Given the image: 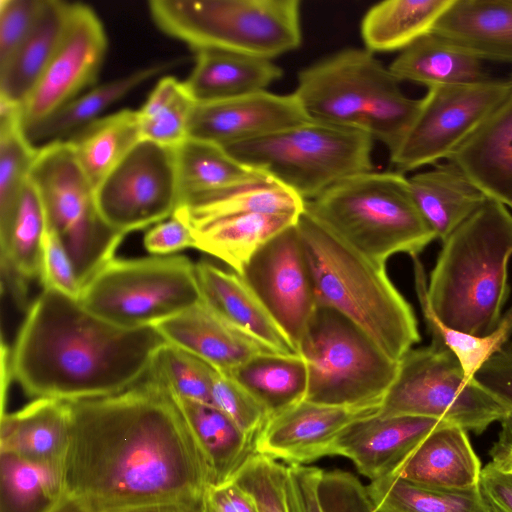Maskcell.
Returning a JSON list of instances; mask_svg holds the SVG:
<instances>
[{
  "instance_id": "6da1fadb",
  "label": "cell",
  "mask_w": 512,
  "mask_h": 512,
  "mask_svg": "<svg viewBox=\"0 0 512 512\" xmlns=\"http://www.w3.org/2000/svg\"><path fill=\"white\" fill-rule=\"evenodd\" d=\"M68 404L67 494L98 512L204 500L209 466L175 400L149 372L121 393Z\"/></svg>"
},
{
  "instance_id": "7a4b0ae2",
  "label": "cell",
  "mask_w": 512,
  "mask_h": 512,
  "mask_svg": "<svg viewBox=\"0 0 512 512\" xmlns=\"http://www.w3.org/2000/svg\"><path fill=\"white\" fill-rule=\"evenodd\" d=\"M164 343L154 326L118 327L79 300L43 289L10 350L11 376L34 399L74 402L112 396L146 376Z\"/></svg>"
},
{
  "instance_id": "3957f363",
  "label": "cell",
  "mask_w": 512,
  "mask_h": 512,
  "mask_svg": "<svg viewBox=\"0 0 512 512\" xmlns=\"http://www.w3.org/2000/svg\"><path fill=\"white\" fill-rule=\"evenodd\" d=\"M512 213L488 199L442 241L427 297L447 327L475 336L492 333L508 299Z\"/></svg>"
},
{
  "instance_id": "277c9868",
  "label": "cell",
  "mask_w": 512,
  "mask_h": 512,
  "mask_svg": "<svg viewBox=\"0 0 512 512\" xmlns=\"http://www.w3.org/2000/svg\"><path fill=\"white\" fill-rule=\"evenodd\" d=\"M297 228L316 306L339 312L399 361L421 336L411 305L390 280L385 266L359 253L305 211Z\"/></svg>"
},
{
  "instance_id": "5b68a950",
  "label": "cell",
  "mask_w": 512,
  "mask_h": 512,
  "mask_svg": "<svg viewBox=\"0 0 512 512\" xmlns=\"http://www.w3.org/2000/svg\"><path fill=\"white\" fill-rule=\"evenodd\" d=\"M317 121L358 130L393 153L416 117L420 99L367 49H345L305 69L293 92Z\"/></svg>"
},
{
  "instance_id": "8992f818",
  "label": "cell",
  "mask_w": 512,
  "mask_h": 512,
  "mask_svg": "<svg viewBox=\"0 0 512 512\" xmlns=\"http://www.w3.org/2000/svg\"><path fill=\"white\" fill-rule=\"evenodd\" d=\"M304 211L379 265L398 253L418 255L437 239L398 171L347 178L305 201Z\"/></svg>"
},
{
  "instance_id": "52a82bcc",
  "label": "cell",
  "mask_w": 512,
  "mask_h": 512,
  "mask_svg": "<svg viewBox=\"0 0 512 512\" xmlns=\"http://www.w3.org/2000/svg\"><path fill=\"white\" fill-rule=\"evenodd\" d=\"M298 0H151L165 34L194 51L217 49L271 60L301 45Z\"/></svg>"
},
{
  "instance_id": "ba28073f",
  "label": "cell",
  "mask_w": 512,
  "mask_h": 512,
  "mask_svg": "<svg viewBox=\"0 0 512 512\" xmlns=\"http://www.w3.org/2000/svg\"><path fill=\"white\" fill-rule=\"evenodd\" d=\"M373 141L364 132L312 119L224 149L309 201L347 178L373 171Z\"/></svg>"
},
{
  "instance_id": "9c48e42d",
  "label": "cell",
  "mask_w": 512,
  "mask_h": 512,
  "mask_svg": "<svg viewBox=\"0 0 512 512\" xmlns=\"http://www.w3.org/2000/svg\"><path fill=\"white\" fill-rule=\"evenodd\" d=\"M306 362L305 400L331 406H380L398 361L384 353L348 318L316 306L297 347Z\"/></svg>"
},
{
  "instance_id": "30bf717a",
  "label": "cell",
  "mask_w": 512,
  "mask_h": 512,
  "mask_svg": "<svg viewBox=\"0 0 512 512\" xmlns=\"http://www.w3.org/2000/svg\"><path fill=\"white\" fill-rule=\"evenodd\" d=\"M200 301L195 264L176 254L113 258L79 297L86 310L126 329L155 326Z\"/></svg>"
},
{
  "instance_id": "8fae6325",
  "label": "cell",
  "mask_w": 512,
  "mask_h": 512,
  "mask_svg": "<svg viewBox=\"0 0 512 512\" xmlns=\"http://www.w3.org/2000/svg\"><path fill=\"white\" fill-rule=\"evenodd\" d=\"M29 179L41 198L47 227L62 243L83 287L114 258L125 234L102 217L95 188L67 141L38 147Z\"/></svg>"
},
{
  "instance_id": "7c38bea8",
  "label": "cell",
  "mask_w": 512,
  "mask_h": 512,
  "mask_svg": "<svg viewBox=\"0 0 512 512\" xmlns=\"http://www.w3.org/2000/svg\"><path fill=\"white\" fill-rule=\"evenodd\" d=\"M510 409L475 378H468L452 352L431 343L410 349L398 361L378 415L433 418L481 434Z\"/></svg>"
},
{
  "instance_id": "4fadbf2b",
  "label": "cell",
  "mask_w": 512,
  "mask_h": 512,
  "mask_svg": "<svg viewBox=\"0 0 512 512\" xmlns=\"http://www.w3.org/2000/svg\"><path fill=\"white\" fill-rule=\"evenodd\" d=\"M509 90V78L428 88L410 128L390 154L396 171L405 173L448 160Z\"/></svg>"
},
{
  "instance_id": "5bb4252c",
  "label": "cell",
  "mask_w": 512,
  "mask_h": 512,
  "mask_svg": "<svg viewBox=\"0 0 512 512\" xmlns=\"http://www.w3.org/2000/svg\"><path fill=\"white\" fill-rule=\"evenodd\" d=\"M95 196L105 221L125 235L171 217L181 205L176 148L140 140Z\"/></svg>"
},
{
  "instance_id": "9a60e30c",
  "label": "cell",
  "mask_w": 512,
  "mask_h": 512,
  "mask_svg": "<svg viewBox=\"0 0 512 512\" xmlns=\"http://www.w3.org/2000/svg\"><path fill=\"white\" fill-rule=\"evenodd\" d=\"M102 21L92 7L72 3L62 42L28 99L19 108L27 132L93 85L107 51Z\"/></svg>"
},
{
  "instance_id": "2e32d148",
  "label": "cell",
  "mask_w": 512,
  "mask_h": 512,
  "mask_svg": "<svg viewBox=\"0 0 512 512\" xmlns=\"http://www.w3.org/2000/svg\"><path fill=\"white\" fill-rule=\"evenodd\" d=\"M241 276L297 350L316 308L297 223L263 245Z\"/></svg>"
},
{
  "instance_id": "e0dca14e",
  "label": "cell",
  "mask_w": 512,
  "mask_h": 512,
  "mask_svg": "<svg viewBox=\"0 0 512 512\" xmlns=\"http://www.w3.org/2000/svg\"><path fill=\"white\" fill-rule=\"evenodd\" d=\"M312 120L294 93L267 90L210 103H195L188 137L223 148L252 141Z\"/></svg>"
},
{
  "instance_id": "ac0fdd59",
  "label": "cell",
  "mask_w": 512,
  "mask_h": 512,
  "mask_svg": "<svg viewBox=\"0 0 512 512\" xmlns=\"http://www.w3.org/2000/svg\"><path fill=\"white\" fill-rule=\"evenodd\" d=\"M379 409L380 406L342 407L303 400L267 420L256 436V453L289 465H303L332 455L334 443L345 428Z\"/></svg>"
},
{
  "instance_id": "d6986e66",
  "label": "cell",
  "mask_w": 512,
  "mask_h": 512,
  "mask_svg": "<svg viewBox=\"0 0 512 512\" xmlns=\"http://www.w3.org/2000/svg\"><path fill=\"white\" fill-rule=\"evenodd\" d=\"M444 424L448 423L427 417H383L376 413L345 428L334 443L332 455L350 459L372 481L391 474L431 432Z\"/></svg>"
},
{
  "instance_id": "ffe728a7",
  "label": "cell",
  "mask_w": 512,
  "mask_h": 512,
  "mask_svg": "<svg viewBox=\"0 0 512 512\" xmlns=\"http://www.w3.org/2000/svg\"><path fill=\"white\" fill-rule=\"evenodd\" d=\"M195 271L201 300L225 322L271 351L298 353L241 275L207 260Z\"/></svg>"
},
{
  "instance_id": "44dd1931",
  "label": "cell",
  "mask_w": 512,
  "mask_h": 512,
  "mask_svg": "<svg viewBox=\"0 0 512 512\" xmlns=\"http://www.w3.org/2000/svg\"><path fill=\"white\" fill-rule=\"evenodd\" d=\"M154 327L167 343L221 372L228 373L254 356L271 351L229 325L202 300Z\"/></svg>"
},
{
  "instance_id": "7402d4cb",
  "label": "cell",
  "mask_w": 512,
  "mask_h": 512,
  "mask_svg": "<svg viewBox=\"0 0 512 512\" xmlns=\"http://www.w3.org/2000/svg\"><path fill=\"white\" fill-rule=\"evenodd\" d=\"M504 100L448 159L492 200L512 209V74Z\"/></svg>"
},
{
  "instance_id": "603a6c76",
  "label": "cell",
  "mask_w": 512,
  "mask_h": 512,
  "mask_svg": "<svg viewBox=\"0 0 512 512\" xmlns=\"http://www.w3.org/2000/svg\"><path fill=\"white\" fill-rule=\"evenodd\" d=\"M69 404L37 398L11 412L2 413L0 452L63 469L69 444Z\"/></svg>"
},
{
  "instance_id": "cb8c5ba5",
  "label": "cell",
  "mask_w": 512,
  "mask_h": 512,
  "mask_svg": "<svg viewBox=\"0 0 512 512\" xmlns=\"http://www.w3.org/2000/svg\"><path fill=\"white\" fill-rule=\"evenodd\" d=\"M481 462L467 431L444 424L431 432L391 473L413 483L449 489L479 485Z\"/></svg>"
},
{
  "instance_id": "d4e9b609",
  "label": "cell",
  "mask_w": 512,
  "mask_h": 512,
  "mask_svg": "<svg viewBox=\"0 0 512 512\" xmlns=\"http://www.w3.org/2000/svg\"><path fill=\"white\" fill-rule=\"evenodd\" d=\"M47 230L44 207L39 193L28 179L20 199L5 221L0 223L2 282L25 305L29 283L40 279L43 240Z\"/></svg>"
},
{
  "instance_id": "484cf974",
  "label": "cell",
  "mask_w": 512,
  "mask_h": 512,
  "mask_svg": "<svg viewBox=\"0 0 512 512\" xmlns=\"http://www.w3.org/2000/svg\"><path fill=\"white\" fill-rule=\"evenodd\" d=\"M408 182L419 212L441 241L489 199L451 160L409 177Z\"/></svg>"
},
{
  "instance_id": "4316f807",
  "label": "cell",
  "mask_w": 512,
  "mask_h": 512,
  "mask_svg": "<svg viewBox=\"0 0 512 512\" xmlns=\"http://www.w3.org/2000/svg\"><path fill=\"white\" fill-rule=\"evenodd\" d=\"M282 74L269 59L200 49L195 51L194 67L183 83L195 103H210L264 91Z\"/></svg>"
},
{
  "instance_id": "83f0119b",
  "label": "cell",
  "mask_w": 512,
  "mask_h": 512,
  "mask_svg": "<svg viewBox=\"0 0 512 512\" xmlns=\"http://www.w3.org/2000/svg\"><path fill=\"white\" fill-rule=\"evenodd\" d=\"M481 60L512 64V4L455 0L432 30Z\"/></svg>"
},
{
  "instance_id": "f1b7e54d",
  "label": "cell",
  "mask_w": 512,
  "mask_h": 512,
  "mask_svg": "<svg viewBox=\"0 0 512 512\" xmlns=\"http://www.w3.org/2000/svg\"><path fill=\"white\" fill-rule=\"evenodd\" d=\"M305 201L291 189L264 175L258 179L185 199L176 213L192 229L242 214L268 213L300 216Z\"/></svg>"
},
{
  "instance_id": "f546056e",
  "label": "cell",
  "mask_w": 512,
  "mask_h": 512,
  "mask_svg": "<svg viewBox=\"0 0 512 512\" xmlns=\"http://www.w3.org/2000/svg\"><path fill=\"white\" fill-rule=\"evenodd\" d=\"M72 3L44 0L39 17L13 58L0 68V104L20 108L57 52Z\"/></svg>"
},
{
  "instance_id": "4dcf8cb0",
  "label": "cell",
  "mask_w": 512,
  "mask_h": 512,
  "mask_svg": "<svg viewBox=\"0 0 512 512\" xmlns=\"http://www.w3.org/2000/svg\"><path fill=\"white\" fill-rule=\"evenodd\" d=\"M174 400L209 466L212 487L231 482L256 453V437L245 434L212 404Z\"/></svg>"
},
{
  "instance_id": "1f68e13d",
  "label": "cell",
  "mask_w": 512,
  "mask_h": 512,
  "mask_svg": "<svg viewBox=\"0 0 512 512\" xmlns=\"http://www.w3.org/2000/svg\"><path fill=\"white\" fill-rule=\"evenodd\" d=\"M389 69L400 82L409 81L428 88L490 78L483 60L433 32L402 50Z\"/></svg>"
},
{
  "instance_id": "d6a6232c",
  "label": "cell",
  "mask_w": 512,
  "mask_h": 512,
  "mask_svg": "<svg viewBox=\"0 0 512 512\" xmlns=\"http://www.w3.org/2000/svg\"><path fill=\"white\" fill-rule=\"evenodd\" d=\"M172 59L137 69L79 95L44 121L25 132L36 147L63 141L74 132L100 118V114L149 79L181 64Z\"/></svg>"
},
{
  "instance_id": "836d02e7",
  "label": "cell",
  "mask_w": 512,
  "mask_h": 512,
  "mask_svg": "<svg viewBox=\"0 0 512 512\" xmlns=\"http://www.w3.org/2000/svg\"><path fill=\"white\" fill-rule=\"evenodd\" d=\"M300 216L251 213L222 218L192 229L195 249L209 254L241 275L253 255Z\"/></svg>"
},
{
  "instance_id": "e575fe53",
  "label": "cell",
  "mask_w": 512,
  "mask_h": 512,
  "mask_svg": "<svg viewBox=\"0 0 512 512\" xmlns=\"http://www.w3.org/2000/svg\"><path fill=\"white\" fill-rule=\"evenodd\" d=\"M265 410L268 419L305 400L306 362L299 354L260 353L228 372Z\"/></svg>"
},
{
  "instance_id": "d590c367",
  "label": "cell",
  "mask_w": 512,
  "mask_h": 512,
  "mask_svg": "<svg viewBox=\"0 0 512 512\" xmlns=\"http://www.w3.org/2000/svg\"><path fill=\"white\" fill-rule=\"evenodd\" d=\"M455 0H387L372 6L361 22L365 49L374 52L404 50L432 32Z\"/></svg>"
},
{
  "instance_id": "8d00e7d4",
  "label": "cell",
  "mask_w": 512,
  "mask_h": 512,
  "mask_svg": "<svg viewBox=\"0 0 512 512\" xmlns=\"http://www.w3.org/2000/svg\"><path fill=\"white\" fill-rule=\"evenodd\" d=\"M138 110L122 109L101 116L65 141L96 189L126 154L140 141Z\"/></svg>"
},
{
  "instance_id": "74e56055",
  "label": "cell",
  "mask_w": 512,
  "mask_h": 512,
  "mask_svg": "<svg viewBox=\"0 0 512 512\" xmlns=\"http://www.w3.org/2000/svg\"><path fill=\"white\" fill-rule=\"evenodd\" d=\"M367 490L376 512H490L479 485L439 488L388 474L372 480Z\"/></svg>"
},
{
  "instance_id": "f35d334b",
  "label": "cell",
  "mask_w": 512,
  "mask_h": 512,
  "mask_svg": "<svg viewBox=\"0 0 512 512\" xmlns=\"http://www.w3.org/2000/svg\"><path fill=\"white\" fill-rule=\"evenodd\" d=\"M176 165L181 204L191 196L266 175L239 162L223 147L193 138L176 147Z\"/></svg>"
},
{
  "instance_id": "ab89813d",
  "label": "cell",
  "mask_w": 512,
  "mask_h": 512,
  "mask_svg": "<svg viewBox=\"0 0 512 512\" xmlns=\"http://www.w3.org/2000/svg\"><path fill=\"white\" fill-rule=\"evenodd\" d=\"M417 298L431 343L452 352L460 362L466 376L474 378L476 372L495 354L500 352L512 336V305L502 316L497 328L486 336H475L445 326L433 312L427 297V277L418 255L411 256Z\"/></svg>"
},
{
  "instance_id": "60d3db41",
  "label": "cell",
  "mask_w": 512,
  "mask_h": 512,
  "mask_svg": "<svg viewBox=\"0 0 512 512\" xmlns=\"http://www.w3.org/2000/svg\"><path fill=\"white\" fill-rule=\"evenodd\" d=\"M0 512H49L66 494L63 469L0 452Z\"/></svg>"
},
{
  "instance_id": "b9f144b4",
  "label": "cell",
  "mask_w": 512,
  "mask_h": 512,
  "mask_svg": "<svg viewBox=\"0 0 512 512\" xmlns=\"http://www.w3.org/2000/svg\"><path fill=\"white\" fill-rule=\"evenodd\" d=\"M194 105L183 81L173 76L161 78L138 110L141 138L178 147L188 137Z\"/></svg>"
},
{
  "instance_id": "7bdbcfd3",
  "label": "cell",
  "mask_w": 512,
  "mask_h": 512,
  "mask_svg": "<svg viewBox=\"0 0 512 512\" xmlns=\"http://www.w3.org/2000/svg\"><path fill=\"white\" fill-rule=\"evenodd\" d=\"M37 153L21 126L19 108L0 104V223L14 211Z\"/></svg>"
},
{
  "instance_id": "ee69618b",
  "label": "cell",
  "mask_w": 512,
  "mask_h": 512,
  "mask_svg": "<svg viewBox=\"0 0 512 512\" xmlns=\"http://www.w3.org/2000/svg\"><path fill=\"white\" fill-rule=\"evenodd\" d=\"M216 369L200 358L164 343L155 353L148 372L174 399L211 403Z\"/></svg>"
},
{
  "instance_id": "f6af8a7d",
  "label": "cell",
  "mask_w": 512,
  "mask_h": 512,
  "mask_svg": "<svg viewBox=\"0 0 512 512\" xmlns=\"http://www.w3.org/2000/svg\"><path fill=\"white\" fill-rule=\"evenodd\" d=\"M287 466L255 453L231 482L247 492L259 512H288L285 500Z\"/></svg>"
},
{
  "instance_id": "bcb514c9",
  "label": "cell",
  "mask_w": 512,
  "mask_h": 512,
  "mask_svg": "<svg viewBox=\"0 0 512 512\" xmlns=\"http://www.w3.org/2000/svg\"><path fill=\"white\" fill-rule=\"evenodd\" d=\"M211 403L251 437H256L268 420L262 406L226 372L215 373Z\"/></svg>"
},
{
  "instance_id": "7dc6e473",
  "label": "cell",
  "mask_w": 512,
  "mask_h": 512,
  "mask_svg": "<svg viewBox=\"0 0 512 512\" xmlns=\"http://www.w3.org/2000/svg\"><path fill=\"white\" fill-rule=\"evenodd\" d=\"M43 4L44 0H0V68L27 39Z\"/></svg>"
},
{
  "instance_id": "c3c4849f",
  "label": "cell",
  "mask_w": 512,
  "mask_h": 512,
  "mask_svg": "<svg viewBox=\"0 0 512 512\" xmlns=\"http://www.w3.org/2000/svg\"><path fill=\"white\" fill-rule=\"evenodd\" d=\"M40 280L43 289H52L79 300L82 286L73 263L58 237L48 227L43 240Z\"/></svg>"
},
{
  "instance_id": "681fc988",
  "label": "cell",
  "mask_w": 512,
  "mask_h": 512,
  "mask_svg": "<svg viewBox=\"0 0 512 512\" xmlns=\"http://www.w3.org/2000/svg\"><path fill=\"white\" fill-rule=\"evenodd\" d=\"M322 472L313 466H287L284 490L288 512H325L319 497Z\"/></svg>"
},
{
  "instance_id": "f907efd6",
  "label": "cell",
  "mask_w": 512,
  "mask_h": 512,
  "mask_svg": "<svg viewBox=\"0 0 512 512\" xmlns=\"http://www.w3.org/2000/svg\"><path fill=\"white\" fill-rule=\"evenodd\" d=\"M143 244L152 255L168 256L186 248H195V239L189 223L175 212L169 220L149 229Z\"/></svg>"
},
{
  "instance_id": "816d5d0a",
  "label": "cell",
  "mask_w": 512,
  "mask_h": 512,
  "mask_svg": "<svg viewBox=\"0 0 512 512\" xmlns=\"http://www.w3.org/2000/svg\"><path fill=\"white\" fill-rule=\"evenodd\" d=\"M486 390L512 408V342L490 358L474 375Z\"/></svg>"
},
{
  "instance_id": "f5cc1de1",
  "label": "cell",
  "mask_w": 512,
  "mask_h": 512,
  "mask_svg": "<svg viewBox=\"0 0 512 512\" xmlns=\"http://www.w3.org/2000/svg\"><path fill=\"white\" fill-rule=\"evenodd\" d=\"M479 487L490 512H512V474L488 463L482 468Z\"/></svg>"
},
{
  "instance_id": "db71d44e",
  "label": "cell",
  "mask_w": 512,
  "mask_h": 512,
  "mask_svg": "<svg viewBox=\"0 0 512 512\" xmlns=\"http://www.w3.org/2000/svg\"><path fill=\"white\" fill-rule=\"evenodd\" d=\"M489 462L497 470L512 474V409L501 419L497 440L489 450Z\"/></svg>"
},
{
  "instance_id": "11a10c76",
  "label": "cell",
  "mask_w": 512,
  "mask_h": 512,
  "mask_svg": "<svg viewBox=\"0 0 512 512\" xmlns=\"http://www.w3.org/2000/svg\"><path fill=\"white\" fill-rule=\"evenodd\" d=\"M113 512H206L204 500L198 503H159L137 506Z\"/></svg>"
},
{
  "instance_id": "9f6ffc18",
  "label": "cell",
  "mask_w": 512,
  "mask_h": 512,
  "mask_svg": "<svg viewBox=\"0 0 512 512\" xmlns=\"http://www.w3.org/2000/svg\"><path fill=\"white\" fill-rule=\"evenodd\" d=\"M223 487L236 512H259L254 499L234 482H229Z\"/></svg>"
},
{
  "instance_id": "6f0895ef",
  "label": "cell",
  "mask_w": 512,
  "mask_h": 512,
  "mask_svg": "<svg viewBox=\"0 0 512 512\" xmlns=\"http://www.w3.org/2000/svg\"><path fill=\"white\" fill-rule=\"evenodd\" d=\"M206 512H236L231 505L223 486L210 487L204 496Z\"/></svg>"
},
{
  "instance_id": "680465c9",
  "label": "cell",
  "mask_w": 512,
  "mask_h": 512,
  "mask_svg": "<svg viewBox=\"0 0 512 512\" xmlns=\"http://www.w3.org/2000/svg\"><path fill=\"white\" fill-rule=\"evenodd\" d=\"M49 512H98L82 498L65 494L57 505Z\"/></svg>"
},
{
  "instance_id": "91938a15",
  "label": "cell",
  "mask_w": 512,
  "mask_h": 512,
  "mask_svg": "<svg viewBox=\"0 0 512 512\" xmlns=\"http://www.w3.org/2000/svg\"><path fill=\"white\" fill-rule=\"evenodd\" d=\"M351 512H375V510L371 506H364V507L357 508Z\"/></svg>"
},
{
  "instance_id": "94428289",
  "label": "cell",
  "mask_w": 512,
  "mask_h": 512,
  "mask_svg": "<svg viewBox=\"0 0 512 512\" xmlns=\"http://www.w3.org/2000/svg\"><path fill=\"white\" fill-rule=\"evenodd\" d=\"M512 4V0H508Z\"/></svg>"
}]
</instances>
